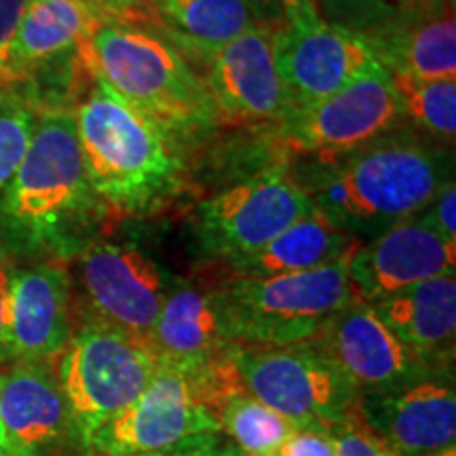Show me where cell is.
Returning <instances> with one entry per match:
<instances>
[{
    "label": "cell",
    "instance_id": "cell-38",
    "mask_svg": "<svg viewBox=\"0 0 456 456\" xmlns=\"http://www.w3.org/2000/svg\"><path fill=\"white\" fill-rule=\"evenodd\" d=\"M245 3H249L256 9V7H262V4H271L273 0H245Z\"/></svg>",
    "mask_w": 456,
    "mask_h": 456
},
{
    "label": "cell",
    "instance_id": "cell-19",
    "mask_svg": "<svg viewBox=\"0 0 456 456\" xmlns=\"http://www.w3.org/2000/svg\"><path fill=\"white\" fill-rule=\"evenodd\" d=\"M376 315L427 366L452 374L456 340V279L436 277L368 302Z\"/></svg>",
    "mask_w": 456,
    "mask_h": 456
},
{
    "label": "cell",
    "instance_id": "cell-41",
    "mask_svg": "<svg viewBox=\"0 0 456 456\" xmlns=\"http://www.w3.org/2000/svg\"><path fill=\"white\" fill-rule=\"evenodd\" d=\"M237 456H279V454H245V452H239Z\"/></svg>",
    "mask_w": 456,
    "mask_h": 456
},
{
    "label": "cell",
    "instance_id": "cell-28",
    "mask_svg": "<svg viewBox=\"0 0 456 456\" xmlns=\"http://www.w3.org/2000/svg\"><path fill=\"white\" fill-rule=\"evenodd\" d=\"M34 125L37 117L26 104L13 98L0 100V192H4L24 161Z\"/></svg>",
    "mask_w": 456,
    "mask_h": 456
},
{
    "label": "cell",
    "instance_id": "cell-2",
    "mask_svg": "<svg viewBox=\"0 0 456 456\" xmlns=\"http://www.w3.org/2000/svg\"><path fill=\"white\" fill-rule=\"evenodd\" d=\"M77 49L98 81L169 134L212 121L205 83L178 51L144 28L102 17Z\"/></svg>",
    "mask_w": 456,
    "mask_h": 456
},
{
    "label": "cell",
    "instance_id": "cell-6",
    "mask_svg": "<svg viewBox=\"0 0 456 456\" xmlns=\"http://www.w3.org/2000/svg\"><path fill=\"white\" fill-rule=\"evenodd\" d=\"M245 393L294 427H336L357 414L359 393L309 342L292 346L232 345Z\"/></svg>",
    "mask_w": 456,
    "mask_h": 456
},
{
    "label": "cell",
    "instance_id": "cell-37",
    "mask_svg": "<svg viewBox=\"0 0 456 456\" xmlns=\"http://www.w3.org/2000/svg\"><path fill=\"white\" fill-rule=\"evenodd\" d=\"M0 374H3V372H0ZM0 456H17V454L13 452V448H11L7 433H4L3 419H0Z\"/></svg>",
    "mask_w": 456,
    "mask_h": 456
},
{
    "label": "cell",
    "instance_id": "cell-11",
    "mask_svg": "<svg viewBox=\"0 0 456 456\" xmlns=\"http://www.w3.org/2000/svg\"><path fill=\"white\" fill-rule=\"evenodd\" d=\"M306 342L334 363L359 395L444 374L416 357L362 300H351L336 311Z\"/></svg>",
    "mask_w": 456,
    "mask_h": 456
},
{
    "label": "cell",
    "instance_id": "cell-24",
    "mask_svg": "<svg viewBox=\"0 0 456 456\" xmlns=\"http://www.w3.org/2000/svg\"><path fill=\"white\" fill-rule=\"evenodd\" d=\"M182 41L212 55L254 26L245 0H161L155 7Z\"/></svg>",
    "mask_w": 456,
    "mask_h": 456
},
{
    "label": "cell",
    "instance_id": "cell-22",
    "mask_svg": "<svg viewBox=\"0 0 456 456\" xmlns=\"http://www.w3.org/2000/svg\"><path fill=\"white\" fill-rule=\"evenodd\" d=\"M387 72L423 81H456L454 7L363 38Z\"/></svg>",
    "mask_w": 456,
    "mask_h": 456
},
{
    "label": "cell",
    "instance_id": "cell-18",
    "mask_svg": "<svg viewBox=\"0 0 456 456\" xmlns=\"http://www.w3.org/2000/svg\"><path fill=\"white\" fill-rule=\"evenodd\" d=\"M70 336V279L66 271L51 265L13 271L9 315L11 363H55Z\"/></svg>",
    "mask_w": 456,
    "mask_h": 456
},
{
    "label": "cell",
    "instance_id": "cell-1",
    "mask_svg": "<svg viewBox=\"0 0 456 456\" xmlns=\"http://www.w3.org/2000/svg\"><path fill=\"white\" fill-rule=\"evenodd\" d=\"M95 83L74 117L91 192L114 208L142 209L178 184V148L167 129Z\"/></svg>",
    "mask_w": 456,
    "mask_h": 456
},
{
    "label": "cell",
    "instance_id": "cell-40",
    "mask_svg": "<svg viewBox=\"0 0 456 456\" xmlns=\"http://www.w3.org/2000/svg\"><path fill=\"white\" fill-rule=\"evenodd\" d=\"M144 3L148 4V7H157V4L161 3V0H144Z\"/></svg>",
    "mask_w": 456,
    "mask_h": 456
},
{
    "label": "cell",
    "instance_id": "cell-17",
    "mask_svg": "<svg viewBox=\"0 0 456 456\" xmlns=\"http://www.w3.org/2000/svg\"><path fill=\"white\" fill-rule=\"evenodd\" d=\"M0 419L17 456H57L77 442L53 363L13 362L0 374Z\"/></svg>",
    "mask_w": 456,
    "mask_h": 456
},
{
    "label": "cell",
    "instance_id": "cell-13",
    "mask_svg": "<svg viewBox=\"0 0 456 456\" xmlns=\"http://www.w3.org/2000/svg\"><path fill=\"white\" fill-rule=\"evenodd\" d=\"M372 60L359 34L323 20L322 13L285 20L277 32V66L289 112L330 98Z\"/></svg>",
    "mask_w": 456,
    "mask_h": 456
},
{
    "label": "cell",
    "instance_id": "cell-30",
    "mask_svg": "<svg viewBox=\"0 0 456 456\" xmlns=\"http://www.w3.org/2000/svg\"><path fill=\"white\" fill-rule=\"evenodd\" d=\"M419 218L431 226L437 235L456 243V186L454 180L444 182L436 197L425 205Z\"/></svg>",
    "mask_w": 456,
    "mask_h": 456
},
{
    "label": "cell",
    "instance_id": "cell-21",
    "mask_svg": "<svg viewBox=\"0 0 456 456\" xmlns=\"http://www.w3.org/2000/svg\"><path fill=\"white\" fill-rule=\"evenodd\" d=\"M357 248L359 243L345 228L313 208L258 252L228 262L237 277H275L322 269Z\"/></svg>",
    "mask_w": 456,
    "mask_h": 456
},
{
    "label": "cell",
    "instance_id": "cell-26",
    "mask_svg": "<svg viewBox=\"0 0 456 456\" xmlns=\"http://www.w3.org/2000/svg\"><path fill=\"white\" fill-rule=\"evenodd\" d=\"M454 0H319V13L336 26L370 38L391 28L433 15Z\"/></svg>",
    "mask_w": 456,
    "mask_h": 456
},
{
    "label": "cell",
    "instance_id": "cell-36",
    "mask_svg": "<svg viewBox=\"0 0 456 456\" xmlns=\"http://www.w3.org/2000/svg\"><path fill=\"white\" fill-rule=\"evenodd\" d=\"M283 7L285 20H298V17L319 13V0H279Z\"/></svg>",
    "mask_w": 456,
    "mask_h": 456
},
{
    "label": "cell",
    "instance_id": "cell-12",
    "mask_svg": "<svg viewBox=\"0 0 456 456\" xmlns=\"http://www.w3.org/2000/svg\"><path fill=\"white\" fill-rule=\"evenodd\" d=\"M89 317L148 338L175 279L131 245L98 243L81 256Z\"/></svg>",
    "mask_w": 456,
    "mask_h": 456
},
{
    "label": "cell",
    "instance_id": "cell-25",
    "mask_svg": "<svg viewBox=\"0 0 456 456\" xmlns=\"http://www.w3.org/2000/svg\"><path fill=\"white\" fill-rule=\"evenodd\" d=\"M220 431L245 454H277L296 427L249 393L228 397L216 412Z\"/></svg>",
    "mask_w": 456,
    "mask_h": 456
},
{
    "label": "cell",
    "instance_id": "cell-29",
    "mask_svg": "<svg viewBox=\"0 0 456 456\" xmlns=\"http://www.w3.org/2000/svg\"><path fill=\"white\" fill-rule=\"evenodd\" d=\"M332 436L336 456H397L372 429H368L359 419V412L332 427Z\"/></svg>",
    "mask_w": 456,
    "mask_h": 456
},
{
    "label": "cell",
    "instance_id": "cell-27",
    "mask_svg": "<svg viewBox=\"0 0 456 456\" xmlns=\"http://www.w3.org/2000/svg\"><path fill=\"white\" fill-rule=\"evenodd\" d=\"M402 114L444 140L456 134V81H423L389 72Z\"/></svg>",
    "mask_w": 456,
    "mask_h": 456
},
{
    "label": "cell",
    "instance_id": "cell-35",
    "mask_svg": "<svg viewBox=\"0 0 456 456\" xmlns=\"http://www.w3.org/2000/svg\"><path fill=\"white\" fill-rule=\"evenodd\" d=\"M11 275H13V271L0 260V366H3V363H11V353H9Z\"/></svg>",
    "mask_w": 456,
    "mask_h": 456
},
{
    "label": "cell",
    "instance_id": "cell-10",
    "mask_svg": "<svg viewBox=\"0 0 456 456\" xmlns=\"http://www.w3.org/2000/svg\"><path fill=\"white\" fill-rule=\"evenodd\" d=\"M315 208L309 192L283 171H266L228 188L201 208L203 248L226 260L258 252Z\"/></svg>",
    "mask_w": 456,
    "mask_h": 456
},
{
    "label": "cell",
    "instance_id": "cell-9",
    "mask_svg": "<svg viewBox=\"0 0 456 456\" xmlns=\"http://www.w3.org/2000/svg\"><path fill=\"white\" fill-rule=\"evenodd\" d=\"M220 431L188 370L159 363L142 395L95 433L87 456H140Z\"/></svg>",
    "mask_w": 456,
    "mask_h": 456
},
{
    "label": "cell",
    "instance_id": "cell-16",
    "mask_svg": "<svg viewBox=\"0 0 456 456\" xmlns=\"http://www.w3.org/2000/svg\"><path fill=\"white\" fill-rule=\"evenodd\" d=\"M454 271L456 243L420 218H406L372 243L359 245L349 260V283L357 300L376 302Z\"/></svg>",
    "mask_w": 456,
    "mask_h": 456
},
{
    "label": "cell",
    "instance_id": "cell-39",
    "mask_svg": "<svg viewBox=\"0 0 456 456\" xmlns=\"http://www.w3.org/2000/svg\"><path fill=\"white\" fill-rule=\"evenodd\" d=\"M431 456H456V446L454 448H448V450H442V452L431 454Z\"/></svg>",
    "mask_w": 456,
    "mask_h": 456
},
{
    "label": "cell",
    "instance_id": "cell-32",
    "mask_svg": "<svg viewBox=\"0 0 456 456\" xmlns=\"http://www.w3.org/2000/svg\"><path fill=\"white\" fill-rule=\"evenodd\" d=\"M239 450L222 431L203 433V436L188 437V440L175 444V446L148 452L140 456H237Z\"/></svg>",
    "mask_w": 456,
    "mask_h": 456
},
{
    "label": "cell",
    "instance_id": "cell-8",
    "mask_svg": "<svg viewBox=\"0 0 456 456\" xmlns=\"http://www.w3.org/2000/svg\"><path fill=\"white\" fill-rule=\"evenodd\" d=\"M402 117L389 72L372 60L330 98L289 112L283 118L281 135L305 155L336 161L366 148Z\"/></svg>",
    "mask_w": 456,
    "mask_h": 456
},
{
    "label": "cell",
    "instance_id": "cell-20",
    "mask_svg": "<svg viewBox=\"0 0 456 456\" xmlns=\"http://www.w3.org/2000/svg\"><path fill=\"white\" fill-rule=\"evenodd\" d=\"M159 363L192 368L222 355L235 342L228 334L220 289L175 283L148 334Z\"/></svg>",
    "mask_w": 456,
    "mask_h": 456
},
{
    "label": "cell",
    "instance_id": "cell-15",
    "mask_svg": "<svg viewBox=\"0 0 456 456\" xmlns=\"http://www.w3.org/2000/svg\"><path fill=\"white\" fill-rule=\"evenodd\" d=\"M359 419L397 456H431L456 446L452 374L359 395Z\"/></svg>",
    "mask_w": 456,
    "mask_h": 456
},
{
    "label": "cell",
    "instance_id": "cell-31",
    "mask_svg": "<svg viewBox=\"0 0 456 456\" xmlns=\"http://www.w3.org/2000/svg\"><path fill=\"white\" fill-rule=\"evenodd\" d=\"M279 456H336L332 427H296L289 440L279 448Z\"/></svg>",
    "mask_w": 456,
    "mask_h": 456
},
{
    "label": "cell",
    "instance_id": "cell-3",
    "mask_svg": "<svg viewBox=\"0 0 456 456\" xmlns=\"http://www.w3.org/2000/svg\"><path fill=\"white\" fill-rule=\"evenodd\" d=\"M446 178L440 152L414 142L359 148L317 184L311 199L340 228L406 220L436 197Z\"/></svg>",
    "mask_w": 456,
    "mask_h": 456
},
{
    "label": "cell",
    "instance_id": "cell-33",
    "mask_svg": "<svg viewBox=\"0 0 456 456\" xmlns=\"http://www.w3.org/2000/svg\"><path fill=\"white\" fill-rule=\"evenodd\" d=\"M30 0H0V83L13 77L11 74V53L21 17Z\"/></svg>",
    "mask_w": 456,
    "mask_h": 456
},
{
    "label": "cell",
    "instance_id": "cell-4",
    "mask_svg": "<svg viewBox=\"0 0 456 456\" xmlns=\"http://www.w3.org/2000/svg\"><path fill=\"white\" fill-rule=\"evenodd\" d=\"M353 252L315 271L237 277L220 288L231 340L249 346H292L311 340L336 311L357 300L349 283Z\"/></svg>",
    "mask_w": 456,
    "mask_h": 456
},
{
    "label": "cell",
    "instance_id": "cell-5",
    "mask_svg": "<svg viewBox=\"0 0 456 456\" xmlns=\"http://www.w3.org/2000/svg\"><path fill=\"white\" fill-rule=\"evenodd\" d=\"M157 368V353L144 336L85 319L57 362L77 444L87 450L95 433L142 395Z\"/></svg>",
    "mask_w": 456,
    "mask_h": 456
},
{
    "label": "cell",
    "instance_id": "cell-23",
    "mask_svg": "<svg viewBox=\"0 0 456 456\" xmlns=\"http://www.w3.org/2000/svg\"><path fill=\"white\" fill-rule=\"evenodd\" d=\"M100 20L87 0H30L15 37L11 74L17 77L78 47Z\"/></svg>",
    "mask_w": 456,
    "mask_h": 456
},
{
    "label": "cell",
    "instance_id": "cell-14",
    "mask_svg": "<svg viewBox=\"0 0 456 456\" xmlns=\"http://www.w3.org/2000/svg\"><path fill=\"white\" fill-rule=\"evenodd\" d=\"M277 32L279 28L254 24L212 53L205 87L222 121L266 123L289 114L277 66Z\"/></svg>",
    "mask_w": 456,
    "mask_h": 456
},
{
    "label": "cell",
    "instance_id": "cell-34",
    "mask_svg": "<svg viewBox=\"0 0 456 456\" xmlns=\"http://www.w3.org/2000/svg\"><path fill=\"white\" fill-rule=\"evenodd\" d=\"M87 4L100 17L123 21V24H138L148 15L144 0H87Z\"/></svg>",
    "mask_w": 456,
    "mask_h": 456
},
{
    "label": "cell",
    "instance_id": "cell-7",
    "mask_svg": "<svg viewBox=\"0 0 456 456\" xmlns=\"http://www.w3.org/2000/svg\"><path fill=\"white\" fill-rule=\"evenodd\" d=\"M85 171L74 117L55 112L34 125L24 161L3 192V216L32 239H45L87 205Z\"/></svg>",
    "mask_w": 456,
    "mask_h": 456
}]
</instances>
